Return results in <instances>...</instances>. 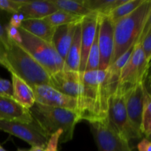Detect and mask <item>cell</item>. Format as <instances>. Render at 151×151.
I'll return each instance as SVG.
<instances>
[{"instance_id":"6da1fadb","label":"cell","mask_w":151,"mask_h":151,"mask_svg":"<svg viewBox=\"0 0 151 151\" xmlns=\"http://www.w3.org/2000/svg\"><path fill=\"white\" fill-rule=\"evenodd\" d=\"M116 86L109 81L107 69L83 74V92L78 100V114L89 123L109 117V100Z\"/></svg>"},{"instance_id":"7a4b0ae2","label":"cell","mask_w":151,"mask_h":151,"mask_svg":"<svg viewBox=\"0 0 151 151\" xmlns=\"http://www.w3.org/2000/svg\"><path fill=\"white\" fill-rule=\"evenodd\" d=\"M150 17L151 1L144 0L134 11L114 23V50L109 66L137 43Z\"/></svg>"},{"instance_id":"3957f363","label":"cell","mask_w":151,"mask_h":151,"mask_svg":"<svg viewBox=\"0 0 151 151\" xmlns=\"http://www.w3.org/2000/svg\"><path fill=\"white\" fill-rule=\"evenodd\" d=\"M1 66L23 80L30 87L49 85L50 75L19 44L10 41V46L1 55Z\"/></svg>"},{"instance_id":"277c9868","label":"cell","mask_w":151,"mask_h":151,"mask_svg":"<svg viewBox=\"0 0 151 151\" xmlns=\"http://www.w3.org/2000/svg\"><path fill=\"white\" fill-rule=\"evenodd\" d=\"M29 111L35 122L48 137L58 130L63 131L59 141L60 143L72 139L75 126L81 121L78 112L45 106L36 102L29 109Z\"/></svg>"},{"instance_id":"5b68a950","label":"cell","mask_w":151,"mask_h":151,"mask_svg":"<svg viewBox=\"0 0 151 151\" xmlns=\"http://www.w3.org/2000/svg\"><path fill=\"white\" fill-rule=\"evenodd\" d=\"M22 43L20 46L26 50L50 75L61 71L64 61L51 43L40 39L19 28Z\"/></svg>"},{"instance_id":"8992f818","label":"cell","mask_w":151,"mask_h":151,"mask_svg":"<svg viewBox=\"0 0 151 151\" xmlns=\"http://www.w3.org/2000/svg\"><path fill=\"white\" fill-rule=\"evenodd\" d=\"M149 67L150 62L146 60L141 45L137 41L131 57L121 72L118 85L126 91L137 84L144 83Z\"/></svg>"},{"instance_id":"52a82bcc","label":"cell","mask_w":151,"mask_h":151,"mask_svg":"<svg viewBox=\"0 0 151 151\" xmlns=\"http://www.w3.org/2000/svg\"><path fill=\"white\" fill-rule=\"evenodd\" d=\"M90 125L99 151H133L129 142L116 131L109 117Z\"/></svg>"},{"instance_id":"ba28073f","label":"cell","mask_w":151,"mask_h":151,"mask_svg":"<svg viewBox=\"0 0 151 151\" xmlns=\"http://www.w3.org/2000/svg\"><path fill=\"white\" fill-rule=\"evenodd\" d=\"M109 119L116 131L128 142L138 139L128 121L125 106V91L117 84L109 100Z\"/></svg>"},{"instance_id":"9c48e42d","label":"cell","mask_w":151,"mask_h":151,"mask_svg":"<svg viewBox=\"0 0 151 151\" xmlns=\"http://www.w3.org/2000/svg\"><path fill=\"white\" fill-rule=\"evenodd\" d=\"M0 130L26 142L32 147L45 148L49 137L34 120L31 122L0 120Z\"/></svg>"},{"instance_id":"30bf717a","label":"cell","mask_w":151,"mask_h":151,"mask_svg":"<svg viewBox=\"0 0 151 151\" xmlns=\"http://www.w3.org/2000/svg\"><path fill=\"white\" fill-rule=\"evenodd\" d=\"M31 88L36 103L78 113V99L60 93L49 85L34 86Z\"/></svg>"},{"instance_id":"8fae6325","label":"cell","mask_w":151,"mask_h":151,"mask_svg":"<svg viewBox=\"0 0 151 151\" xmlns=\"http://www.w3.org/2000/svg\"><path fill=\"white\" fill-rule=\"evenodd\" d=\"M49 86L60 93L79 100L83 92V74L62 69L50 75Z\"/></svg>"},{"instance_id":"7c38bea8","label":"cell","mask_w":151,"mask_h":151,"mask_svg":"<svg viewBox=\"0 0 151 151\" xmlns=\"http://www.w3.org/2000/svg\"><path fill=\"white\" fill-rule=\"evenodd\" d=\"M99 70H106L110 64L114 50V23L109 16L99 14Z\"/></svg>"},{"instance_id":"4fadbf2b","label":"cell","mask_w":151,"mask_h":151,"mask_svg":"<svg viewBox=\"0 0 151 151\" xmlns=\"http://www.w3.org/2000/svg\"><path fill=\"white\" fill-rule=\"evenodd\" d=\"M144 83H138L125 91V106L128 121L131 128L137 135L141 138L142 113L143 103V86Z\"/></svg>"},{"instance_id":"5bb4252c","label":"cell","mask_w":151,"mask_h":151,"mask_svg":"<svg viewBox=\"0 0 151 151\" xmlns=\"http://www.w3.org/2000/svg\"><path fill=\"white\" fill-rule=\"evenodd\" d=\"M99 14L91 13L85 16L81 23V58L79 72L83 74L86 66L90 48L94 41L98 24Z\"/></svg>"},{"instance_id":"9a60e30c","label":"cell","mask_w":151,"mask_h":151,"mask_svg":"<svg viewBox=\"0 0 151 151\" xmlns=\"http://www.w3.org/2000/svg\"><path fill=\"white\" fill-rule=\"evenodd\" d=\"M0 120L31 122L33 118L29 109L19 104L13 97L0 96Z\"/></svg>"},{"instance_id":"2e32d148","label":"cell","mask_w":151,"mask_h":151,"mask_svg":"<svg viewBox=\"0 0 151 151\" xmlns=\"http://www.w3.org/2000/svg\"><path fill=\"white\" fill-rule=\"evenodd\" d=\"M57 10L50 0L25 1L19 9V13L24 19H44Z\"/></svg>"},{"instance_id":"e0dca14e","label":"cell","mask_w":151,"mask_h":151,"mask_svg":"<svg viewBox=\"0 0 151 151\" xmlns=\"http://www.w3.org/2000/svg\"><path fill=\"white\" fill-rule=\"evenodd\" d=\"M77 25L78 24L63 25L57 27L55 30L52 39V44L63 61H65L68 51L72 44Z\"/></svg>"},{"instance_id":"ac0fdd59","label":"cell","mask_w":151,"mask_h":151,"mask_svg":"<svg viewBox=\"0 0 151 151\" xmlns=\"http://www.w3.org/2000/svg\"><path fill=\"white\" fill-rule=\"evenodd\" d=\"M34 36L52 44L55 28L44 19H24L21 27Z\"/></svg>"},{"instance_id":"d6986e66","label":"cell","mask_w":151,"mask_h":151,"mask_svg":"<svg viewBox=\"0 0 151 151\" xmlns=\"http://www.w3.org/2000/svg\"><path fill=\"white\" fill-rule=\"evenodd\" d=\"M12 75L13 98L24 107L29 109L35 103V96L32 88L23 80L16 75Z\"/></svg>"},{"instance_id":"ffe728a7","label":"cell","mask_w":151,"mask_h":151,"mask_svg":"<svg viewBox=\"0 0 151 151\" xmlns=\"http://www.w3.org/2000/svg\"><path fill=\"white\" fill-rule=\"evenodd\" d=\"M81 58V26L78 24L64 61L65 70L79 72Z\"/></svg>"},{"instance_id":"44dd1931","label":"cell","mask_w":151,"mask_h":151,"mask_svg":"<svg viewBox=\"0 0 151 151\" xmlns=\"http://www.w3.org/2000/svg\"><path fill=\"white\" fill-rule=\"evenodd\" d=\"M50 1L54 4L58 10H61L78 16H86L93 13L86 7L83 0H50Z\"/></svg>"},{"instance_id":"7402d4cb","label":"cell","mask_w":151,"mask_h":151,"mask_svg":"<svg viewBox=\"0 0 151 151\" xmlns=\"http://www.w3.org/2000/svg\"><path fill=\"white\" fill-rule=\"evenodd\" d=\"M141 132L145 138L150 139L151 134V97L145 83L143 86V103L142 113Z\"/></svg>"},{"instance_id":"603a6c76","label":"cell","mask_w":151,"mask_h":151,"mask_svg":"<svg viewBox=\"0 0 151 151\" xmlns=\"http://www.w3.org/2000/svg\"><path fill=\"white\" fill-rule=\"evenodd\" d=\"M126 0H83L86 7L91 12L109 16V13Z\"/></svg>"},{"instance_id":"cb8c5ba5","label":"cell","mask_w":151,"mask_h":151,"mask_svg":"<svg viewBox=\"0 0 151 151\" xmlns=\"http://www.w3.org/2000/svg\"><path fill=\"white\" fill-rule=\"evenodd\" d=\"M85 16H78L72 13L57 10L52 14L44 18V20L54 27L67 24H81Z\"/></svg>"},{"instance_id":"d4e9b609","label":"cell","mask_w":151,"mask_h":151,"mask_svg":"<svg viewBox=\"0 0 151 151\" xmlns=\"http://www.w3.org/2000/svg\"><path fill=\"white\" fill-rule=\"evenodd\" d=\"M143 1L144 0H126L125 2L112 10L108 16H109L113 23H115L134 11Z\"/></svg>"},{"instance_id":"484cf974","label":"cell","mask_w":151,"mask_h":151,"mask_svg":"<svg viewBox=\"0 0 151 151\" xmlns=\"http://www.w3.org/2000/svg\"><path fill=\"white\" fill-rule=\"evenodd\" d=\"M98 38L99 24H97V32H96L95 37H94L93 44L91 45V48H90L89 52H88L85 72L95 71L99 69V65H100V51H99Z\"/></svg>"},{"instance_id":"4316f807","label":"cell","mask_w":151,"mask_h":151,"mask_svg":"<svg viewBox=\"0 0 151 151\" xmlns=\"http://www.w3.org/2000/svg\"><path fill=\"white\" fill-rule=\"evenodd\" d=\"M137 42L139 43L144 52L146 60L150 62L151 59V17L147 19L143 27Z\"/></svg>"},{"instance_id":"83f0119b","label":"cell","mask_w":151,"mask_h":151,"mask_svg":"<svg viewBox=\"0 0 151 151\" xmlns=\"http://www.w3.org/2000/svg\"><path fill=\"white\" fill-rule=\"evenodd\" d=\"M24 1L23 0H0V10L16 14L19 13V9L23 5Z\"/></svg>"},{"instance_id":"f1b7e54d","label":"cell","mask_w":151,"mask_h":151,"mask_svg":"<svg viewBox=\"0 0 151 151\" xmlns=\"http://www.w3.org/2000/svg\"><path fill=\"white\" fill-rule=\"evenodd\" d=\"M63 134V131L61 130H58L55 133L52 134L48 139V142L47 143L44 150L45 151H57L58 145L60 138Z\"/></svg>"},{"instance_id":"f546056e","label":"cell","mask_w":151,"mask_h":151,"mask_svg":"<svg viewBox=\"0 0 151 151\" xmlns=\"http://www.w3.org/2000/svg\"><path fill=\"white\" fill-rule=\"evenodd\" d=\"M4 29H5L6 34H7V38H8L9 41H13V42L20 45L21 43H22V37H21L19 29L13 27L10 25H7L4 28Z\"/></svg>"},{"instance_id":"4dcf8cb0","label":"cell","mask_w":151,"mask_h":151,"mask_svg":"<svg viewBox=\"0 0 151 151\" xmlns=\"http://www.w3.org/2000/svg\"><path fill=\"white\" fill-rule=\"evenodd\" d=\"M0 96L13 97L12 83L1 78H0Z\"/></svg>"},{"instance_id":"1f68e13d","label":"cell","mask_w":151,"mask_h":151,"mask_svg":"<svg viewBox=\"0 0 151 151\" xmlns=\"http://www.w3.org/2000/svg\"><path fill=\"white\" fill-rule=\"evenodd\" d=\"M9 46H10V41L7 38L4 27H3L0 22V49L2 50H7Z\"/></svg>"},{"instance_id":"d6a6232c","label":"cell","mask_w":151,"mask_h":151,"mask_svg":"<svg viewBox=\"0 0 151 151\" xmlns=\"http://www.w3.org/2000/svg\"><path fill=\"white\" fill-rule=\"evenodd\" d=\"M24 20V18L22 16V14H13V16L10 19V22H9V24L10 26L13 27L17 28L19 29L21 27V24H22V22Z\"/></svg>"},{"instance_id":"836d02e7","label":"cell","mask_w":151,"mask_h":151,"mask_svg":"<svg viewBox=\"0 0 151 151\" xmlns=\"http://www.w3.org/2000/svg\"><path fill=\"white\" fill-rule=\"evenodd\" d=\"M137 148L139 151H151L150 140L145 138L137 145Z\"/></svg>"},{"instance_id":"e575fe53","label":"cell","mask_w":151,"mask_h":151,"mask_svg":"<svg viewBox=\"0 0 151 151\" xmlns=\"http://www.w3.org/2000/svg\"><path fill=\"white\" fill-rule=\"evenodd\" d=\"M28 151H45L44 148L39 147H32Z\"/></svg>"},{"instance_id":"d590c367","label":"cell","mask_w":151,"mask_h":151,"mask_svg":"<svg viewBox=\"0 0 151 151\" xmlns=\"http://www.w3.org/2000/svg\"><path fill=\"white\" fill-rule=\"evenodd\" d=\"M4 50H0V64L1 63V55H2V52Z\"/></svg>"},{"instance_id":"8d00e7d4","label":"cell","mask_w":151,"mask_h":151,"mask_svg":"<svg viewBox=\"0 0 151 151\" xmlns=\"http://www.w3.org/2000/svg\"><path fill=\"white\" fill-rule=\"evenodd\" d=\"M0 151H7V150H4V149L3 148V147H1V145H0Z\"/></svg>"},{"instance_id":"74e56055","label":"cell","mask_w":151,"mask_h":151,"mask_svg":"<svg viewBox=\"0 0 151 151\" xmlns=\"http://www.w3.org/2000/svg\"><path fill=\"white\" fill-rule=\"evenodd\" d=\"M17 151H28V150H22V149H19Z\"/></svg>"}]
</instances>
